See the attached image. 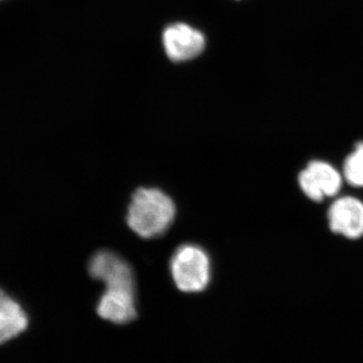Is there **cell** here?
I'll return each instance as SVG.
<instances>
[{
  "label": "cell",
  "instance_id": "2",
  "mask_svg": "<svg viewBox=\"0 0 363 363\" xmlns=\"http://www.w3.org/2000/svg\"><path fill=\"white\" fill-rule=\"evenodd\" d=\"M169 271L181 292L201 293L211 281V259L200 245L186 243L177 248L172 255Z\"/></svg>",
  "mask_w": 363,
  "mask_h": 363
},
{
  "label": "cell",
  "instance_id": "8",
  "mask_svg": "<svg viewBox=\"0 0 363 363\" xmlns=\"http://www.w3.org/2000/svg\"><path fill=\"white\" fill-rule=\"evenodd\" d=\"M28 326L25 310L0 289V344L18 337Z\"/></svg>",
  "mask_w": 363,
  "mask_h": 363
},
{
  "label": "cell",
  "instance_id": "7",
  "mask_svg": "<svg viewBox=\"0 0 363 363\" xmlns=\"http://www.w3.org/2000/svg\"><path fill=\"white\" fill-rule=\"evenodd\" d=\"M136 291L106 289L97 304V314L116 324H128L138 317Z\"/></svg>",
  "mask_w": 363,
  "mask_h": 363
},
{
  "label": "cell",
  "instance_id": "3",
  "mask_svg": "<svg viewBox=\"0 0 363 363\" xmlns=\"http://www.w3.org/2000/svg\"><path fill=\"white\" fill-rule=\"evenodd\" d=\"M91 278L104 283L106 289H128L136 291L135 272L130 264L111 250H99L88 264Z\"/></svg>",
  "mask_w": 363,
  "mask_h": 363
},
{
  "label": "cell",
  "instance_id": "4",
  "mask_svg": "<svg viewBox=\"0 0 363 363\" xmlns=\"http://www.w3.org/2000/svg\"><path fill=\"white\" fill-rule=\"evenodd\" d=\"M303 192L315 202L337 194L342 184L340 174L328 162L313 161L298 176Z\"/></svg>",
  "mask_w": 363,
  "mask_h": 363
},
{
  "label": "cell",
  "instance_id": "9",
  "mask_svg": "<svg viewBox=\"0 0 363 363\" xmlns=\"http://www.w3.org/2000/svg\"><path fill=\"white\" fill-rule=\"evenodd\" d=\"M344 178L355 187H363V143H358L344 162Z\"/></svg>",
  "mask_w": 363,
  "mask_h": 363
},
{
  "label": "cell",
  "instance_id": "1",
  "mask_svg": "<svg viewBox=\"0 0 363 363\" xmlns=\"http://www.w3.org/2000/svg\"><path fill=\"white\" fill-rule=\"evenodd\" d=\"M176 214L175 202L164 191L140 187L131 196L126 223L140 238L152 240L169 230Z\"/></svg>",
  "mask_w": 363,
  "mask_h": 363
},
{
  "label": "cell",
  "instance_id": "6",
  "mask_svg": "<svg viewBox=\"0 0 363 363\" xmlns=\"http://www.w3.org/2000/svg\"><path fill=\"white\" fill-rule=\"evenodd\" d=\"M328 221L333 233L352 240L360 238L363 235V203L353 197L336 200L329 209Z\"/></svg>",
  "mask_w": 363,
  "mask_h": 363
},
{
  "label": "cell",
  "instance_id": "5",
  "mask_svg": "<svg viewBox=\"0 0 363 363\" xmlns=\"http://www.w3.org/2000/svg\"><path fill=\"white\" fill-rule=\"evenodd\" d=\"M164 50L174 62L190 61L197 58L205 48L201 33L185 23L169 26L162 35Z\"/></svg>",
  "mask_w": 363,
  "mask_h": 363
}]
</instances>
